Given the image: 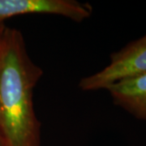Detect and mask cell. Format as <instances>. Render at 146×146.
I'll list each match as a JSON object with an SVG mask.
<instances>
[{
  "label": "cell",
  "mask_w": 146,
  "mask_h": 146,
  "mask_svg": "<svg viewBox=\"0 0 146 146\" xmlns=\"http://www.w3.org/2000/svg\"><path fill=\"white\" fill-rule=\"evenodd\" d=\"M146 73V35L130 42L110 56V62L100 72L81 79L84 91L107 89L119 81Z\"/></svg>",
  "instance_id": "2"
},
{
  "label": "cell",
  "mask_w": 146,
  "mask_h": 146,
  "mask_svg": "<svg viewBox=\"0 0 146 146\" xmlns=\"http://www.w3.org/2000/svg\"><path fill=\"white\" fill-rule=\"evenodd\" d=\"M0 146H11L10 143L8 142L4 133L1 129H0Z\"/></svg>",
  "instance_id": "5"
},
{
  "label": "cell",
  "mask_w": 146,
  "mask_h": 146,
  "mask_svg": "<svg viewBox=\"0 0 146 146\" xmlns=\"http://www.w3.org/2000/svg\"><path fill=\"white\" fill-rule=\"evenodd\" d=\"M88 3L74 0H0V23L6 19L27 14H49L81 22L91 16Z\"/></svg>",
  "instance_id": "3"
},
{
  "label": "cell",
  "mask_w": 146,
  "mask_h": 146,
  "mask_svg": "<svg viewBox=\"0 0 146 146\" xmlns=\"http://www.w3.org/2000/svg\"><path fill=\"white\" fill-rule=\"evenodd\" d=\"M106 90L115 104L146 121V73L114 84Z\"/></svg>",
  "instance_id": "4"
},
{
  "label": "cell",
  "mask_w": 146,
  "mask_h": 146,
  "mask_svg": "<svg viewBox=\"0 0 146 146\" xmlns=\"http://www.w3.org/2000/svg\"><path fill=\"white\" fill-rule=\"evenodd\" d=\"M6 27L4 25L3 23H0V44H1V41H2V38H3V33L5 31Z\"/></svg>",
  "instance_id": "6"
},
{
  "label": "cell",
  "mask_w": 146,
  "mask_h": 146,
  "mask_svg": "<svg viewBox=\"0 0 146 146\" xmlns=\"http://www.w3.org/2000/svg\"><path fill=\"white\" fill-rule=\"evenodd\" d=\"M42 76L21 32L6 28L0 44V129L11 146H41L33 96Z\"/></svg>",
  "instance_id": "1"
}]
</instances>
